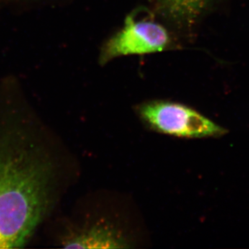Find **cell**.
Returning <instances> with one entry per match:
<instances>
[{
    "instance_id": "cell-1",
    "label": "cell",
    "mask_w": 249,
    "mask_h": 249,
    "mask_svg": "<svg viewBox=\"0 0 249 249\" xmlns=\"http://www.w3.org/2000/svg\"><path fill=\"white\" fill-rule=\"evenodd\" d=\"M55 165L27 128L0 129V249L22 248L52 210Z\"/></svg>"
},
{
    "instance_id": "cell-2",
    "label": "cell",
    "mask_w": 249,
    "mask_h": 249,
    "mask_svg": "<svg viewBox=\"0 0 249 249\" xmlns=\"http://www.w3.org/2000/svg\"><path fill=\"white\" fill-rule=\"evenodd\" d=\"M137 111L147 127L167 135L194 139L217 137L227 133L225 129L200 113L179 103L149 101L140 105Z\"/></svg>"
},
{
    "instance_id": "cell-4",
    "label": "cell",
    "mask_w": 249,
    "mask_h": 249,
    "mask_svg": "<svg viewBox=\"0 0 249 249\" xmlns=\"http://www.w3.org/2000/svg\"><path fill=\"white\" fill-rule=\"evenodd\" d=\"M67 249H124L128 242L120 232L107 224H97L69 232L62 242Z\"/></svg>"
},
{
    "instance_id": "cell-3",
    "label": "cell",
    "mask_w": 249,
    "mask_h": 249,
    "mask_svg": "<svg viewBox=\"0 0 249 249\" xmlns=\"http://www.w3.org/2000/svg\"><path fill=\"white\" fill-rule=\"evenodd\" d=\"M170 36L163 26L150 17H140L138 11L129 15L121 31L103 47L100 63L123 55H142L164 50L170 44Z\"/></svg>"
},
{
    "instance_id": "cell-5",
    "label": "cell",
    "mask_w": 249,
    "mask_h": 249,
    "mask_svg": "<svg viewBox=\"0 0 249 249\" xmlns=\"http://www.w3.org/2000/svg\"><path fill=\"white\" fill-rule=\"evenodd\" d=\"M211 0H155L162 15L179 24H193L209 5Z\"/></svg>"
}]
</instances>
